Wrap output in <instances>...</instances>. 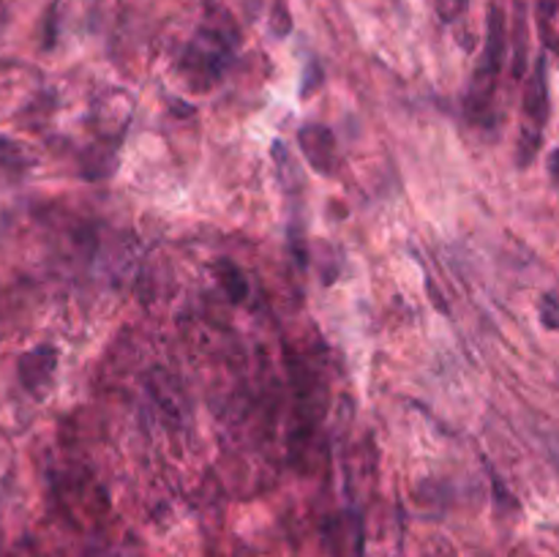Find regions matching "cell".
<instances>
[{
    "instance_id": "277c9868",
    "label": "cell",
    "mask_w": 559,
    "mask_h": 557,
    "mask_svg": "<svg viewBox=\"0 0 559 557\" xmlns=\"http://www.w3.org/2000/svg\"><path fill=\"white\" fill-rule=\"evenodd\" d=\"M216 271H218V276H222V284H224V289L229 293V298L243 300L246 295H249V284H246L243 273H240L238 265H233L229 260H222L216 265Z\"/></svg>"
},
{
    "instance_id": "6da1fadb",
    "label": "cell",
    "mask_w": 559,
    "mask_h": 557,
    "mask_svg": "<svg viewBox=\"0 0 559 557\" xmlns=\"http://www.w3.org/2000/svg\"><path fill=\"white\" fill-rule=\"evenodd\" d=\"M524 112H527V118L533 120L522 137V147H524L522 164H530V158H533L535 151H538L540 129H544L546 115H549V87H546V63L544 60L538 63L533 82H530L527 93H524Z\"/></svg>"
},
{
    "instance_id": "7a4b0ae2",
    "label": "cell",
    "mask_w": 559,
    "mask_h": 557,
    "mask_svg": "<svg viewBox=\"0 0 559 557\" xmlns=\"http://www.w3.org/2000/svg\"><path fill=\"white\" fill-rule=\"evenodd\" d=\"M300 145H304L306 158L317 167V173H331L333 164V134L322 126L311 123L300 129Z\"/></svg>"
},
{
    "instance_id": "5b68a950",
    "label": "cell",
    "mask_w": 559,
    "mask_h": 557,
    "mask_svg": "<svg viewBox=\"0 0 559 557\" xmlns=\"http://www.w3.org/2000/svg\"><path fill=\"white\" fill-rule=\"evenodd\" d=\"M551 178L559 183V151H555V156H551Z\"/></svg>"
},
{
    "instance_id": "3957f363",
    "label": "cell",
    "mask_w": 559,
    "mask_h": 557,
    "mask_svg": "<svg viewBox=\"0 0 559 557\" xmlns=\"http://www.w3.org/2000/svg\"><path fill=\"white\" fill-rule=\"evenodd\" d=\"M52 371H55V349L52 347H38L20 360V380L25 382L27 391H36V388H41L44 382L52 377Z\"/></svg>"
}]
</instances>
